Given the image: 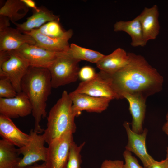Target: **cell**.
Returning a JSON list of instances; mask_svg holds the SVG:
<instances>
[{
  "instance_id": "cell-16",
  "label": "cell",
  "mask_w": 168,
  "mask_h": 168,
  "mask_svg": "<svg viewBox=\"0 0 168 168\" xmlns=\"http://www.w3.org/2000/svg\"><path fill=\"white\" fill-rule=\"evenodd\" d=\"M159 13L157 5L150 8L145 7L138 16L141 25L143 37L147 43L156 39L159 33Z\"/></svg>"
},
{
  "instance_id": "cell-18",
  "label": "cell",
  "mask_w": 168,
  "mask_h": 168,
  "mask_svg": "<svg viewBox=\"0 0 168 168\" xmlns=\"http://www.w3.org/2000/svg\"><path fill=\"white\" fill-rule=\"evenodd\" d=\"M126 99L129 104V110L132 117L131 129L137 133L143 131V123L145 117L146 99L140 96L126 94L123 99Z\"/></svg>"
},
{
  "instance_id": "cell-26",
  "label": "cell",
  "mask_w": 168,
  "mask_h": 168,
  "mask_svg": "<svg viewBox=\"0 0 168 168\" xmlns=\"http://www.w3.org/2000/svg\"><path fill=\"white\" fill-rule=\"evenodd\" d=\"M0 98L14 97L17 92L8 78L6 76H0Z\"/></svg>"
},
{
  "instance_id": "cell-12",
  "label": "cell",
  "mask_w": 168,
  "mask_h": 168,
  "mask_svg": "<svg viewBox=\"0 0 168 168\" xmlns=\"http://www.w3.org/2000/svg\"><path fill=\"white\" fill-rule=\"evenodd\" d=\"M123 126L128 138L126 150L134 153L141 160L144 166L147 168L155 160L148 153L146 147L147 129H145L141 133H137L132 130L128 122H124Z\"/></svg>"
},
{
  "instance_id": "cell-13",
  "label": "cell",
  "mask_w": 168,
  "mask_h": 168,
  "mask_svg": "<svg viewBox=\"0 0 168 168\" xmlns=\"http://www.w3.org/2000/svg\"><path fill=\"white\" fill-rule=\"evenodd\" d=\"M22 33L31 36L35 41V45L48 50L56 53L67 52L70 45L68 41L72 37L73 31L71 29L65 31L61 36L50 37L40 33L37 29Z\"/></svg>"
},
{
  "instance_id": "cell-1",
  "label": "cell",
  "mask_w": 168,
  "mask_h": 168,
  "mask_svg": "<svg viewBox=\"0 0 168 168\" xmlns=\"http://www.w3.org/2000/svg\"><path fill=\"white\" fill-rule=\"evenodd\" d=\"M128 64L109 75L113 87L119 99L126 94L142 96L146 99L162 89L163 77L152 67L144 57L128 53Z\"/></svg>"
},
{
  "instance_id": "cell-11",
  "label": "cell",
  "mask_w": 168,
  "mask_h": 168,
  "mask_svg": "<svg viewBox=\"0 0 168 168\" xmlns=\"http://www.w3.org/2000/svg\"><path fill=\"white\" fill-rule=\"evenodd\" d=\"M16 51L26 60L30 66L48 68L62 53L51 52L35 45L26 44Z\"/></svg>"
},
{
  "instance_id": "cell-28",
  "label": "cell",
  "mask_w": 168,
  "mask_h": 168,
  "mask_svg": "<svg viewBox=\"0 0 168 168\" xmlns=\"http://www.w3.org/2000/svg\"><path fill=\"white\" fill-rule=\"evenodd\" d=\"M93 68L89 66L82 67L78 73V78L82 81H87L93 78L96 74Z\"/></svg>"
},
{
  "instance_id": "cell-10",
  "label": "cell",
  "mask_w": 168,
  "mask_h": 168,
  "mask_svg": "<svg viewBox=\"0 0 168 168\" xmlns=\"http://www.w3.org/2000/svg\"><path fill=\"white\" fill-rule=\"evenodd\" d=\"M32 107L26 95L23 91L14 97L0 98V114L10 119L26 116L32 113Z\"/></svg>"
},
{
  "instance_id": "cell-33",
  "label": "cell",
  "mask_w": 168,
  "mask_h": 168,
  "mask_svg": "<svg viewBox=\"0 0 168 168\" xmlns=\"http://www.w3.org/2000/svg\"><path fill=\"white\" fill-rule=\"evenodd\" d=\"M25 4L29 7L32 8L34 10L37 11L39 7H37L34 1L32 0H22Z\"/></svg>"
},
{
  "instance_id": "cell-35",
  "label": "cell",
  "mask_w": 168,
  "mask_h": 168,
  "mask_svg": "<svg viewBox=\"0 0 168 168\" xmlns=\"http://www.w3.org/2000/svg\"><path fill=\"white\" fill-rule=\"evenodd\" d=\"M24 168H48L46 163L44 162L41 164H35L32 166H29Z\"/></svg>"
},
{
  "instance_id": "cell-17",
  "label": "cell",
  "mask_w": 168,
  "mask_h": 168,
  "mask_svg": "<svg viewBox=\"0 0 168 168\" xmlns=\"http://www.w3.org/2000/svg\"><path fill=\"white\" fill-rule=\"evenodd\" d=\"M129 60L128 53L119 48L109 55H104L96 64L100 71L112 75L126 66Z\"/></svg>"
},
{
  "instance_id": "cell-15",
  "label": "cell",
  "mask_w": 168,
  "mask_h": 168,
  "mask_svg": "<svg viewBox=\"0 0 168 168\" xmlns=\"http://www.w3.org/2000/svg\"><path fill=\"white\" fill-rule=\"evenodd\" d=\"M0 135L5 140L19 148L26 145L30 136L21 131L11 119L0 114Z\"/></svg>"
},
{
  "instance_id": "cell-31",
  "label": "cell",
  "mask_w": 168,
  "mask_h": 168,
  "mask_svg": "<svg viewBox=\"0 0 168 168\" xmlns=\"http://www.w3.org/2000/svg\"><path fill=\"white\" fill-rule=\"evenodd\" d=\"M9 20L7 17L0 15V30L9 27Z\"/></svg>"
},
{
  "instance_id": "cell-23",
  "label": "cell",
  "mask_w": 168,
  "mask_h": 168,
  "mask_svg": "<svg viewBox=\"0 0 168 168\" xmlns=\"http://www.w3.org/2000/svg\"><path fill=\"white\" fill-rule=\"evenodd\" d=\"M74 59L81 61L84 60L96 64L104 56L101 53L93 50L71 44L68 52Z\"/></svg>"
},
{
  "instance_id": "cell-29",
  "label": "cell",
  "mask_w": 168,
  "mask_h": 168,
  "mask_svg": "<svg viewBox=\"0 0 168 168\" xmlns=\"http://www.w3.org/2000/svg\"><path fill=\"white\" fill-rule=\"evenodd\" d=\"M124 165L123 161L106 159L102 162L100 168H123Z\"/></svg>"
},
{
  "instance_id": "cell-24",
  "label": "cell",
  "mask_w": 168,
  "mask_h": 168,
  "mask_svg": "<svg viewBox=\"0 0 168 168\" xmlns=\"http://www.w3.org/2000/svg\"><path fill=\"white\" fill-rule=\"evenodd\" d=\"M85 143L83 142L79 146L74 141L71 144L69 151L66 168H81L82 162L80 152Z\"/></svg>"
},
{
  "instance_id": "cell-7",
  "label": "cell",
  "mask_w": 168,
  "mask_h": 168,
  "mask_svg": "<svg viewBox=\"0 0 168 168\" xmlns=\"http://www.w3.org/2000/svg\"><path fill=\"white\" fill-rule=\"evenodd\" d=\"M30 140L25 146L18 148L23 157L17 168H24L39 161L46 160L48 147L45 146V139L43 134H39L33 129L30 131Z\"/></svg>"
},
{
  "instance_id": "cell-32",
  "label": "cell",
  "mask_w": 168,
  "mask_h": 168,
  "mask_svg": "<svg viewBox=\"0 0 168 168\" xmlns=\"http://www.w3.org/2000/svg\"><path fill=\"white\" fill-rule=\"evenodd\" d=\"M10 57V54L9 51H0V66L8 60Z\"/></svg>"
},
{
  "instance_id": "cell-25",
  "label": "cell",
  "mask_w": 168,
  "mask_h": 168,
  "mask_svg": "<svg viewBox=\"0 0 168 168\" xmlns=\"http://www.w3.org/2000/svg\"><path fill=\"white\" fill-rule=\"evenodd\" d=\"M37 29L41 34L52 38L60 37L65 31L63 30L59 21H58L47 22Z\"/></svg>"
},
{
  "instance_id": "cell-4",
  "label": "cell",
  "mask_w": 168,
  "mask_h": 168,
  "mask_svg": "<svg viewBox=\"0 0 168 168\" xmlns=\"http://www.w3.org/2000/svg\"><path fill=\"white\" fill-rule=\"evenodd\" d=\"M80 62L68 52L61 53L48 68L52 88H57L76 82L78 78Z\"/></svg>"
},
{
  "instance_id": "cell-8",
  "label": "cell",
  "mask_w": 168,
  "mask_h": 168,
  "mask_svg": "<svg viewBox=\"0 0 168 168\" xmlns=\"http://www.w3.org/2000/svg\"><path fill=\"white\" fill-rule=\"evenodd\" d=\"M9 59L0 66V73L10 80L17 93L21 91V83L30 66L26 60L16 50L9 51Z\"/></svg>"
},
{
  "instance_id": "cell-27",
  "label": "cell",
  "mask_w": 168,
  "mask_h": 168,
  "mask_svg": "<svg viewBox=\"0 0 168 168\" xmlns=\"http://www.w3.org/2000/svg\"><path fill=\"white\" fill-rule=\"evenodd\" d=\"M125 160L123 168H147L141 166L137 159L133 156L131 152L125 150L123 154Z\"/></svg>"
},
{
  "instance_id": "cell-6",
  "label": "cell",
  "mask_w": 168,
  "mask_h": 168,
  "mask_svg": "<svg viewBox=\"0 0 168 168\" xmlns=\"http://www.w3.org/2000/svg\"><path fill=\"white\" fill-rule=\"evenodd\" d=\"M73 134L66 132L48 144L45 162L48 168H66L70 147L74 141Z\"/></svg>"
},
{
  "instance_id": "cell-3",
  "label": "cell",
  "mask_w": 168,
  "mask_h": 168,
  "mask_svg": "<svg viewBox=\"0 0 168 168\" xmlns=\"http://www.w3.org/2000/svg\"><path fill=\"white\" fill-rule=\"evenodd\" d=\"M69 93L63 91L61 97L50 109L47 117V127L43 134L49 144L65 133L76 131V115L72 110Z\"/></svg>"
},
{
  "instance_id": "cell-14",
  "label": "cell",
  "mask_w": 168,
  "mask_h": 168,
  "mask_svg": "<svg viewBox=\"0 0 168 168\" xmlns=\"http://www.w3.org/2000/svg\"><path fill=\"white\" fill-rule=\"evenodd\" d=\"M35 45L34 39L17 29L8 27L0 30V51L16 50L25 44Z\"/></svg>"
},
{
  "instance_id": "cell-19",
  "label": "cell",
  "mask_w": 168,
  "mask_h": 168,
  "mask_svg": "<svg viewBox=\"0 0 168 168\" xmlns=\"http://www.w3.org/2000/svg\"><path fill=\"white\" fill-rule=\"evenodd\" d=\"M33 11L32 15L28 18L26 21L21 24H14L16 26V29L21 32L38 28L47 22L59 21L58 16L54 15L51 11L44 6L39 7L37 11Z\"/></svg>"
},
{
  "instance_id": "cell-30",
  "label": "cell",
  "mask_w": 168,
  "mask_h": 168,
  "mask_svg": "<svg viewBox=\"0 0 168 168\" xmlns=\"http://www.w3.org/2000/svg\"><path fill=\"white\" fill-rule=\"evenodd\" d=\"M147 168H168V160L166 158L160 161L155 160Z\"/></svg>"
},
{
  "instance_id": "cell-21",
  "label": "cell",
  "mask_w": 168,
  "mask_h": 168,
  "mask_svg": "<svg viewBox=\"0 0 168 168\" xmlns=\"http://www.w3.org/2000/svg\"><path fill=\"white\" fill-rule=\"evenodd\" d=\"M15 146L3 139L0 140V168H17L21 158Z\"/></svg>"
},
{
  "instance_id": "cell-22",
  "label": "cell",
  "mask_w": 168,
  "mask_h": 168,
  "mask_svg": "<svg viewBox=\"0 0 168 168\" xmlns=\"http://www.w3.org/2000/svg\"><path fill=\"white\" fill-rule=\"evenodd\" d=\"M29 10L22 0H7L0 9V15L7 17L14 24L23 18Z\"/></svg>"
},
{
  "instance_id": "cell-36",
  "label": "cell",
  "mask_w": 168,
  "mask_h": 168,
  "mask_svg": "<svg viewBox=\"0 0 168 168\" xmlns=\"http://www.w3.org/2000/svg\"><path fill=\"white\" fill-rule=\"evenodd\" d=\"M166 158H167L168 160V145L166 147Z\"/></svg>"
},
{
  "instance_id": "cell-34",
  "label": "cell",
  "mask_w": 168,
  "mask_h": 168,
  "mask_svg": "<svg viewBox=\"0 0 168 168\" xmlns=\"http://www.w3.org/2000/svg\"><path fill=\"white\" fill-rule=\"evenodd\" d=\"M162 129L168 137V111L166 116V122L162 127Z\"/></svg>"
},
{
  "instance_id": "cell-2",
  "label": "cell",
  "mask_w": 168,
  "mask_h": 168,
  "mask_svg": "<svg viewBox=\"0 0 168 168\" xmlns=\"http://www.w3.org/2000/svg\"><path fill=\"white\" fill-rule=\"evenodd\" d=\"M52 88L48 68L30 66L21 82V91L26 95L32 105V114L35 120L34 129L38 134L44 131L40 123L47 116L46 102Z\"/></svg>"
},
{
  "instance_id": "cell-9",
  "label": "cell",
  "mask_w": 168,
  "mask_h": 168,
  "mask_svg": "<svg viewBox=\"0 0 168 168\" xmlns=\"http://www.w3.org/2000/svg\"><path fill=\"white\" fill-rule=\"evenodd\" d=\"M72 102V110L76 116L83 110L89 112L100 113L106 110L112 100L105 97H97L74 91L69 93Z\"/></svg>"
},
{
  "instance_id": "cell-5",
  "label": "cell",
  "mask_w": 168,
  "mask_h": 168,
  "mask_svg": "<svg viewBox=\"0 0 168 168\" xmlns=\"http://www.w3.org/2000/svg\"><path fill=\"white\" fill-rule=\"evenodd\" d=\"M74 91L95 97L119 99L110 75L100 71L92 79L82 81Z\"/></svg>"
},
{
  "instance_id": "cell-20",
  "label": "cell",
  "mask_w": 168,
  "mask_h": 168,
  "mask_svg": "<svg viewBox=\"0 0 168 168\" xmlns=\"http://www.w3.org/2000/svg\"><path fill=\"white\" fill-rule=\"evenodd\" d=\"M114 31H124L129 35L132 46L144 47L147 44L138 16L131 21H117L114 24Z\"/></svg>"
}]
</instances>
